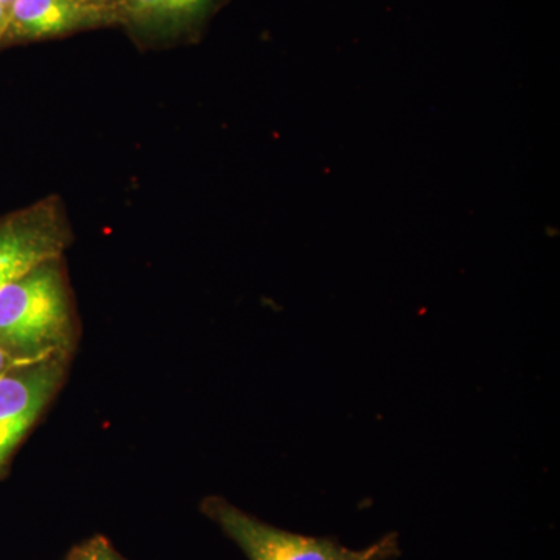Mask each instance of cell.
Masks as SVG:
<instances>
[{
  "label": "cell",
  "instance_id": "10",
  "mask_svg": "<svg viewBox=\"0 0 560 560\" xmlns=\"http://www.w3.org/2000/svg\"><path fill=\"white\" fill-rule=\"evenodd\" d=\"M79 2L83 3V5L94 7V9L114 11L119 0H79Z\"/></svg>",
  "mask_w": 560,
  "mask_h": 560
},
{
  "label": "cell",
  "instance_id": "8",
  "mask_svg": "<svg viewBox=\"0 0 560 560\" xmlns=\"http://www.w3.org/2000/svg\"><path fill=\"white\" fill-rule=\"evenodd\" d=\"M397 551V539L394 536L383 537L377 544L364 548L363 555L357 560H383L388 559Z\"/></svg>",
  "mask_w": 560,
  "mask_h": 560
},
{
  "label": "cell",
  "instance_id": "4",
  "mask_svg": "<svg viewBox=\"0 0 560 560\" xmlns=\"http://www.w3.org/2000/svg\"><path fill=\"white\" fill-rule=\"evenodd\" d=\"M69 232L57 212L39 208L0 221V290L46 261L62 259Z\"/></svg>",
  "mask_w": 560,
  "mask_h": 560
},
{
  "label": "cell",
  "instance_id": "1",
  "mask_svg": "<svg viewBox=\"0 0 560 560\" xmlns=\"http://www.w3.org/2000/svg\"><path fill=\"white\" fill-rule=\"evenodd\" d=\"M61 260L40 264L0 290V348L18 363L75 352L79 326Z\"/></svg>",
  "mask_w": 560,
  "mask_h": 560
},
{
  "label": "cell",
  "instance_id": "7",
  "mask_svg": "<svg viewBox=\"0 0 560 560\" xmlns=\"http://www.w3.org/2000/svg\"><path fill=\"white\" fill-rule=\"evenodd\" d=\"M66 560H121L105 537H94L70 552Z\"/></svg>",
  "mask_w": 560,
  "mask_h": 560
},
{
  "label": "cell",
  "instance_id": "9",
  "mask_svg": "<svg viewBox=\"0 0 560 560\" xmlns=\"http://www.w3.org/2000/svg\"><path fill=\"white\" fill-rule=\"evenodd\" d=\"M10 5L0 3V44L5 40L7 31H9Z\"/></svg>",
  "mask_w": 560,
  "mask_h": 560
},
{
  "label": "cell",
  "instance_id": "3",
  "mask_svg": "<svg viewBox=\"0 0 560 560\" xmlns=\"http://www.w3.org/2000/svg\"><path fill=\"white\" fill-rule=\"evenodd\" d=\"M201 511L249 560H357L363 555L364 548L350 550L329 537L304 536L276 528L221 497H206Z\"/></svg>",
  "mask_w": 560,
  "mask_h": 560
},
{
  "label": "cell",
  "instance_id": "2",
  "mask_svg": "<svg viewBox=\"0 0 560 560\" xmlns=\"http://www.w3.org/2000/svg\"><path fill=\"white\" fill-rule=\"evenodd\" d=\"M70 359L21 363L0 375V480L68 374Z\"/></svg>",
  "mask_w": 560,
  "mask_h": 560
},
{
  "label": "cell",
  "instance_id": "5",
  "mask_svg": "<svg viewBox=\"0 0 560 560\" xmlns=\"http://www.w3.org/2000/svg\"><path fill=\"white\" fill-rule=\"evenodd\" d=\"M106 21H116L113 10L94 9L79 0H11L5 40L57 38Z\"/></svg>",
  "mask_w": 560,
  "mask_h": 560
},
{
  "label": "cell",
  "instance_id": "6",
  "mask_svg": "<svg viewBox=\"0 0 560 560\" xmlns=\"http://www.w3.org/2000/svg\"><path fill=\"white\" fill-rule=\"evenodd\" d=\"M220 0H119L116 20L140 31L176 32L205 21Z\"/></svg>",
  "mask_w": 560,
  "mask_h": 560
},
{
  "label": "cell",
  "instance_id": "12",
  "mask_svg": "<svg viewBox=\"0 0 560 560\" xmlns=\"http://www.w3.org/2000/svg\"><path fill=\"white\" fill-rule=\"evenodd\" d=\"M0 3H7V5H10L11 0H0Z\"/></svg>",
  "mask_w": 560,
  "mask_h": 560
},
{
  "label": "cell",
  "instance_id": "11",
  "mask_svg": "<svg viewBox=\"0 0 560 560\" xmlns=\"http://www.w3.org/2000/svg\"><path fill=\"white\" fill-rule=\"evenodd\" d=\"M16 364L21 363H18V361L14 360L10 353H7L5 350L0 348V375L5 374L7 371L11 370L13 366H16Z\"/></svg>",
  "mask_w": 560,
  "mask_h": 560
}]
</instances>
